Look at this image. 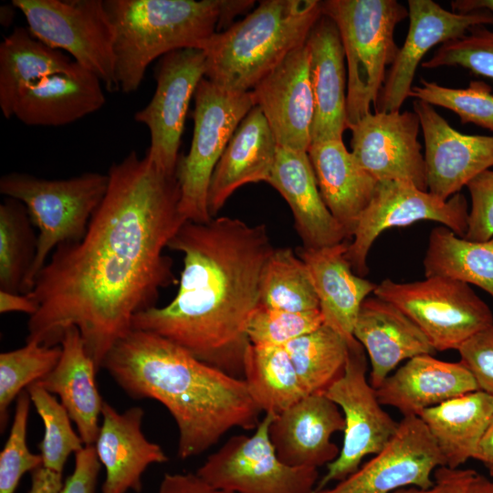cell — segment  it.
Wrapping results in <instances>:
<instances>
[{
    "label": "cell",
    "mask_w": 493,
    "mask_h": 493,
    "mask_svg": "<svg viewBox=\"0 0 493 493\" xmlns=\"http://www.w3.org/2000/svg\"><path fill=\"white\" fill-rule=\"evenodd\" d=\"M106 194L83 237L58 246L28 295L38 309L26 341L60 343L79 329L98 372L111 347L132 329L135 315L156 306L177 282L165 248L186 222L175 174L137 152L113 163Z\"/></svg>",
    "instance_id": "cell-1"
},
{
    "label": "cell",
    "mask_w": 493,
    "mask_h": 493,
    "mask_svg": "<svg viewBox=\"0 0 493 493\" xmlns=\"http://www.w3.org/2000/svg\"><path fill=\"white\" fill-rule=\"evenodd\" d=\"M425 141L428 192L447 200L493 167V136L464 134L429 103L414 100Z\"/></svg>",
    "instance_id": "cell-18"
},
{
    "label": "cell",
    "mask_w": 493,
    "mask_h": 493,
    "mask_svg": "<svg viewBox=\"0 0 493 493\" xmlns=\"http://www.w3.org/2000/svg\"><path fill=\"white\" fill-rule=\"evenodd\" d=\"M251 91L278 146L308 152L314 99L306 43L292 50Z\"/></svg>",
    "instance_id": "cell-19"
},
{
    "label": "cell",
    "mask_w": 493,
    "mask_h": 493,
    "mask_svg": "<svg viewBox=\"0 0 493 493\" xmlns=\"http://www.w3.org/2000/svg\"><path fill=\"white\" fill-rule=\"evenodd\" d=\"M30 404L24 390L16 398L11 430L0 453V493H15L24 474L43 466L40 454L32 453L26 442Z\"/></svg>",
    "instance_id": "cell-42"
},
{
    "label": "cell",
    "mask_w": 493,
    "mask_h": 493,
    "mask_svg": "<svg viewBox=\"0 0 493 493\" xmlns=\"http://www.w3.org/2000/svg\"><path fill=\"white\" fill-rule=\"evenodd\" d=\"M108 173L89 172L67 179H45L25 173H8L0 179V193L21 202L38 230L37 254L23 294H28L53 251L79 241L101 204Z\"/></svg>",
    "instance_id": "cell-7"
},
{
    "label": "cell",
    "mask_w": 493,
    "mask_h": 493,
    "mask_svg": "<svg viewBox=\"0 0 493 493\" xmlns=\"http://www.w3.org/2000/svg\"><path fill=\"white\" fill-rule=\"evenodd\" d=\"M477 473L473 469L442 466L434 472V484L430 488L405 487L393 493H469Z\"/></svg>",
    "instance_id": "cell-47"
},
{
    "label": "cell",
    "mask_w": 493,
    "mask_h": 493,
    "mask_svg": "<svg viewBox=\"0 0 493 493\" xmlns=\"http://www.w3.org/2000/svg\"><path fill=\"white\" fill-rule=\"evenodd\" d=\"M353 337L369 356V382L375 390L404 360L435 352L423 331L406 314L374 295L362 302Z\"/></svg>",
    "instance_id": "cell-24"
},
{
    "label": "cell",
    "mask_w": 493,
    "mask_h": 493,
    "mask_svg": "<svg viewBox=\"0 0 493 493\" xmlns=\"http://www.w3.org/2000/svg\"><path fill=\"white\" fill-rule=\"evenodd\" d=\"M30 33L96 75L108 91L119 90L114 26L102 0H13Z\"/></svg>",
    "instance_id": "cell-9"
},
{
    "label": "cell",
    "mask_w": 493,
    "mask_h": 493,
    "mask_svg": "<svg viewBox=\"0 0 493 493\" xmlns=\"http://www.w3.org/2000/svg\"><path fill=\"white\" fill-rule=\"evenodd\" d=\"M420 128L414 111H371L348 128L351 152L377 182H408L428 191Z\"/></svg>",
    "instance_id": "cell-16"
},
{
    "label": "cell",
    "mask_w": 493,
    "mask_h": 493,
    "mask_svg": "<svg viewBox=\"0 0 493 493\" xmlns=\"http://www.w3.org/2000/svg\"><path fill=\"white\" fill-rule=\"evenodd\" d=\"M243 380L265 414L277 415L307 395L284 346L250 344L244 359Z\"/></svg>",
    "instance_id": "cell-34"
},
{
    "label": "cell",
    "mask_w": 493,
    "mask_h": 493,
    "mask_svg": "<svg viewBox=\"0 0 493 493\" xmlns=\"http://www.w3.org/2000/svg\"><path fill=\"white\" fill-rule=\"evenodd\" d=\"M418 417L435 440L445 466L457 468L473 458L493 417V397L477 390L427 408Z\"/></svg>",
    "instance_id": "cell-31"
},
{
    "label": "cell",
    "mask_w": 493,
    "mask_h": 493,
    "mask_svg": "<svg viewBox=\"0 0 493 493\" xmlns=\"http://www.w3.org/2000/svg\"><path fill=\"white\" fill-rule=\"evenodd\" d=\"M445 466L420 417L404 416L386 446L346 478L314 493H393L405 487L427 488Z\"/></svg>",
    "instance_id": "cell-15"
},
{
    "label": "cell",
    "mask_w": 493,
    "mask_h": 493,
    "mask_svg": "<svg viewBox=\"0 0 493 493\" xmlns=\"http://www.w3.org/2000/svg\"><path fill=\"white\" fill-rule=\"evenodd\" d=\"M314 99L311 143L341 140L347 129L345 55L335 23L321 15L306 40Z\"/></svg>",
    "instance_id": "cell-22"
},
{
    "label": "cell",
    "mask_w": 493,
    "mask_h": 493,
    "mask_svg": "<svg viewBox=\"0 0 493 493\" xmlns=\"http://www.w3.org/2000/svg\"><path fill=\"white\" fill-rule=\"evenodd\" d=\"M322 14L336 25L347 63V129L375 107L400 47L396 26L408 9L396 0H326Z\"/></svg>",
    "instance_id": "cell-6"
},
{
    "label": "cell",
    "mask_w": 493,
    "mask_h": 493,
    "mask_svg": "<svg viewBox=\"0 0 493 493\" xmlns=\"http://www.w3.org/2000/svg\"><path fill=\"white\" fill-rule=\"evenodd\" d=\"M344 428L340 407L325 393H313L275 415L268 434L282 462L319 469L339 456L341 449L330 438Z\"/></svg>",
    "instance_id": "cell-20"
},
{
    "label": "cell",
    "mask_w": 493,
    "mask_h": 493,
    "mask_svg": "<svg viewBox=\"0 0 493 493\" xmlns=\"http://www.w3.org/2000/svg\"><path fill=\"white\" fill-rule=\"evenodd\" d=\"M406 314L438 351L458 350L493 324V313L470 285L443 277L411 282L385 278L373 291Z\"/></svg>",
    "instance_id": "cell-10"
},
{
    "label": "cell",
    "mask_w": 493,
    "mask_h": 493,
    "mask_svg": "<svg viewBox=\"0 0 493 493\" xmlns=\"http://www.w3.org/2000/svg\"><path fill=\"white\" fill-rule=\"evenodd\" d=\"M425 277H443L475 285L493 298V237L472 241L438 226L428 236Z\"/></svg>",
    "instance_id": "cell-33"
},
{
    "label": "cell",
    "mask_w": 493,
    "mask_h": 493,
    "mask_svg": "<svg viewBox=\"0 0 493 493\" xmlns=\"http://www.w3.org/2000/svg\"><path fill=\"white\" fill-rule=\"evenodd\" d=\"M473 459L481 462L493 475V417L478 443Z\"/></svg>",
    "instance_id": "cell-51"
},
{
    "label": "cell",
    "mask_w": 493,
    "mask_h": 493,
    "mask_svg": "<svg viewBox=\"0 0 493 493\" xmlns=\"http://www.w3.org/2000/svg\"><path fill=\"white\" fill-rule=\"evenodd\" d=\"M308 155L323 202L351 240L378 182L359 165L342 139L311 143Z\"/></svg>",
    "instance_id": "cell-30"
},
{
    "label": "cell",
    "mask_w": 493,
    "mask_h": 493,
    "mask_svg": "<svg viewBox=\"0 0 493 493\" xmlns=\"http://www.w3.org/2000/svg\"><path fill=\"white\" fill-rule=\"evenodd\" d=\"M407 9L406 37L387 71L375 111L401 110L412 89L417 67L432 47L463 37L471 27L493 25V14L487 10L461 14L446 10L433 0H408Z\"/></svg>",
    "instance_id": "cell-17"
},
{
    "label": "cell",
    "mask_w": 493,
    "mask_h": 493,
    "mask_svg": "<svg viewBox=\"0 0 493 493\" xmlns=\"http://www.w3.org/2000/svg\"><path fill=\"white\" fill-rule=\"evenodd\" d=\"M477 390L473 375L461 362L424 354L409 359L390 374L376 394L382 405L394 407L404 417L419 416L427 408Z\"/></svg>",
    "instance_id": "cell-27"
},
{
    "label": "cell",
    "mask_w": 493,
    "mask_h": 493,
    "mask_svg": "<svg viewBox=\"0 0 493 493\" xmlns=\"http://www.w3.org/2000/svg\"><path fill=\"white\" fill-rule=\"evenodd\" d=\"M285 199L305 248H321L349 240L320 194L308 152L278 146L267 182Z\"/></svg>",
    "instance_id": "cell-23"
},
{
    "label": "cell",
    "mask_w": 493,
    "mask_h": 493,
    "mask_svg": "<svg viewBox=\"0 0 493 493\" xmlns=\"http://www.w3.org/2000/svg\"><path fill=\"white\" fill-rule=\"evenodd\" d=\"M74 60L37 39L27 27H16L0 44V110L14 117L18 97L41 79L67 70Z\"/></svg>",
    "instance_id": "cell-32"
},
{
    "label": "cell",
    "mask_w": 493,
    "mask_h": 493,
    "mask_svg": "<svg viewBox=\"0 0 493 493\" xmlns=\"http://www.w3.org/2000/svg\"><path fill=\"white\" fill-rule=\"evenodd\" d=\"M278 148L267 119L260 108L254 106L237 126L213 173L207 197L212 217L236 189L267 182Z\"/></svg>",
    "instance_id": "cell-26"
},
{
    "label": "cell",
    "mask_w": 493,
    "mask_h": 493,
    "mask_svg": "<svg viewBox=\"0 0 493 493\" xmlns=\"http://www.w3.org/2000/svg\"><path fill=\"white\" fill-rule=\"evenodd\" d=\"M350 342L323 323L284 345L307 395L325 393L343 374Z\"/></svg>",
    "instance_id": "cell-35"
},
{
    "label": "cell",
    "mask_w": 493,
    "mask_h": 493,
    "mask_svg": "<svg viewBox=\"0 0 493 493\" xmlns=\"http://www.w3.org/2000/svg\"><path fill=\"white\" fill-rule=\"evenodd\" d=\"M194 99L191 147L187 154L179 156L175 177L182 215L186 221L206 223L213 218L207 204L213 173L237 126L256 103L252 91H227L205 78Z\"/></svg>",
    "instance_id": "cell-8"
},
{
    "label": "cell",
    "mask_w": 493,
    "mask_h": 493,
    "mask_svg": "<svg viewBox=\"0 0 493 493\" xmlns=\"http://www.w3.org/2000/svg\"><path fill=\"white\" fill-rule=\"evenodd\" d=\"M38 309L37 304L28 294L0 290V313L23 312L30 316Z\"/></svg>",
    "instance_id": "cell-50"
},
{
    "label": "cell",
    "mask_w": 493,
    "mask_h": 493,
    "mask_svg": "<svg viewBox=\"0 0 493 493\" xmlns=\"http://www.w3.org/2000/svg\"><path fill=\"white\" fill-rule=\"evenodd\" d=\"M468 212L467 199L461 193L443 200L408 182H378L372 198L360 216L348 243L346 258L353 271L363 277L368 273L370 249L383 231L430 220L465 237Z\"/></svg>",
    "instance_id": "cell-13"
},
{
    "label": "cell",
    "mask_w": 493,
    "mask_h": 493,
    "mask_svg": "<svg viewBox=\"0 0 493 493\" xmlns=\"http://www.w3.org/2000/svg\"><path fill=\"white\" fill-rule=\"evenodd\" d=\"M105 101L100 79L75 61L23 90L14 117L29 126H63L99 110Z\"/></svg>",
    "instance_id": "cell-25"
},
{
    "label": "cell",
    "mask_w": 493,
    "mask_h": 493,
    "mask_svg": "<svg viewBox=\"0 0 493 493\" xmlns=\"http://www.w3.org/2000/svg\"><path fill=\"white\" fill-rule=\"evenodd\" d=\"M102 422L94 444L96 454L105 468L102 493H140L142 477L152 464L168 461V456L156 443L149 441L142 425L144 411L133 406L119 413L104 402Z\"/></svg>",
    "instance_id": "cell-21"
},
{
    "label": "cell",
    "mask_w": 493,
    "mask_h": 493,
    "mask_svg": "<svg viewBox=\"0 0 493 493\" xmlns=\"http://www.w3.org/2000/svg\"><path fill=\"white\" fill-rule=\"evenodd\" d=\"M60 346L61 354L57 365L38 383L47 392L58 396L77 425L84 446H94L105 402L96 383L98 370L77 327H68L64 331Z\"/></svg>",
    "instance_id": "cell-29"
},
{
    "label": "cell",
    "mask_w": 493,
    "mask_h": 493,
    "mask_svg": "<svg viewBox=\"0 0 493 493\" xmlns=\"http://www.w3.org/2000/svg\"><path fill=\"white\" fill-rule=\"evenodd\" d=\"M254 1L104 0L114 26L119 90L141 86L148 66L183 48L203 49L217 30L249 10Z\"/></svg>",
    "instance_id": "cell-4"
},
{
    "label": "cell",
    "mask_w": 493,
    "mask_h": 493,
    "mask_svg": "<svg viewBox=\"0 0 493 493\" xmlns=\"http://www.w3.org/2000/svg\"><path fill=\"white\" fill-rule=\"evenodd\" d=\"M61 473L43 466L31 472V486L28 493H59L64 482Z\"/></svg>",
    "instance_id": "cell-49"
},
{
    "label": "cell",
    "mask_w": 493,
    "mask_h": 493,
    "mask_svg": "<svg viewBox=\"0 0 493 493\" xmlns=\"http://www.w3.org/2000/svg\"><path fill=\"white\" fill-rule=\"evenodd\" d=\"M101 368L133 399H153L178 430L177 456L187 459L233 428L255 430L262 411L243 379L233 377L152 332L131 329L105 356Z\"/></svg>",
    "instance_id": "cell-3"
},
{
    "label": "cell",
    "mask_w": 493,
    "mask_h": 493,
    "mask_svg": "<svg viewBox=\"0 0 493 493\" xmlns=\"http://www.w3.org/2000/svg\"><path fill=\"white\" fill-rule=\"evenodd\" d=\"M274 416L265 414L251 435L229 437L195 473L234 493H314L319 469L290 467L278 457L268 434Z\"/></svg>",
    "instance_id": "cell-12"
},
{
    "label": "cell",
    "mask_w": 493,
    "mask_h": 493,
    "mask_svg": "<svg viewBox=\"0 0 493 493\" xmlns=\"http://www.w3.org/2000/svg\"><path fill=\"white\" fill-rule=\"evenodd\" d=\"M469 493H493V480L477 473L471 483Z\"/></svg>",
    "instance_id": "cell-53"
},
{
    "label": "cell",
    "mask_w": 493,
    "mask_h": 493,
    "mask_svg": "<svg viewBox=\"0 0 493 493\" xmlns=\"http://www.w3.org/2000/svg\"><path fill=\"white\" fill-rule=\"evenodd\" d=\"M457 351L478 390L493 397V324L471 336Z\"/></svg>",
    "instance_id": "cell-45"
},
{
    "label": "cell",
    "mask_w": 493,
    "mask_h": 493,
    "mask_svg": "<svg viewBox=\"0 0 493 493\" xmlns=\"http://www.w3.org/2000/svg\"><path fill=\"white\" fill-rule=\"evenodd\" d=\"M184 256L179 288L165 306L134 316L132 329L160 335L200 361L243 379L249 318L274 250L265 224L213 217L186 221L168 245Z\"/></svg>",
    "instance_id": "cell-2"
},
{
    "label": "cell",
    "mask_w": 493,
    "mask_h": 493,
    "mask_svg": "<svg viewBox=\"0 0 493 493\" xmlns=\"http://www.w3.org/2000/svg\"><path fill=\"white\" fill-rule=\"evenodd\" d=\"M321 1L264 0L205 44V78L231 92L251 91L292 50L304 45L321 16Z\"/></svg>",
    "instance_id": "cell-5"
},
{
    "label": "cell",
    "mask_w": 493,
    "mask_h": 493,
    "mask_svg": "<svg viewBox=\"0 0 493 493\" xmlns=\"http://www.w3.org/2000/svg\"><path fill=\"white\" fill-rule=\"evenodd\" d=\"M157 493H234L207 483L196 473L164 474Z\"/></svg>",
    "instance_id": "cell-48"
},
{
    "label": "cell",
    "mask_w": 493,
    "mask_h": 493,
    "mask_svg": "<svg viewBox=\"0 0 493 493\" xmlns=\"http://www.w3.org/2000/svg\"><path fill=\"white\" fill-rule=\"evenodd\" d=\"M205 50L190 47L161 58L155 70L156 88L149 103L134 114L147 127L146 157L160 171L175 174L179 148L190 101L205 78Z\"/></svg>",
    "instance_id": "cell-14"
},
{
    "label": "cell",
    "mask_w": 493,
    "mask_h": 493,
    "mask_svg": "<svg viewBox=\"0 0 493 493\" xmlns=\"http://www.w3.org/2000/svg\"><path fill=\"white\" fill-rule=\"evenodd\" d=\"M259 304L303 312L320 309L309 269L290 247L274 248L260 277Z\"/></svg>",
    "instance_id": "cell-36"
},
{
    "label": "cell",
    "mask_w": 493,
    "mask_h": 493,
    "mask_svg": "<svg viewBox=\"0 0 493 493\" xmlns=\"http://www.w3.org/2000/svg\"><path fill=\"white\" fill-rule=\"evenodd\" d=\"M454 12L467 14L479 10H487L493 14V0H455L451 3Z\"/></svg>",
    "instance_id": "cell-52"
},
{
    "label": "cell",
    "mask_w": 493,
    "mask_h": 493,
    "mask_svg": "<svg viewBox=\"0 0 493 493\" xmlns=\"http://www.w3.org/2000/svg\"><path fill=\"white\" fill-rule=\"evenodd\" d=\"M26 206L6 197L0 205V290L22 293L34 263L37 236Z\"/></svg>",
    "instance_id": "cell-37"
},
{
    "label": "cell",
    "mask_w": 493,
    "mask_h": 493,
    "mask_svg": "<svg viewBox=\"0 0 493 493\" xmlns=\"http://www.w3.org/2000/svg\"><path fill=\"white\" fill-rule=\"evenodd\" d=\"M471 205L465 238L486 241L493 237V170H487L467 185Z\"/></svg>",
    "instance_id": "cell-44"
},
{
    "label": "cell",
    "mask_w": 493,
    "mask_h": 493,
    "mask_svg": "<svg viewBox=\"0 0 493 493\" xmlns=\"http://www.w3.org/2000/svg\"><path fill=\"white\" fill-rule=\"evenodd\" d=\"M61 346L26 341L21 348L0 354V425L5 430L8 409L21 392L42 380L57 365Z\"/></svg>",
    "instance_id": "cell-38"
},
{
    "label": "cell",
    "mask_w": 493,
    "mask_h": 493,
    "mask_svg": "<svg viewBox=\"0 0 493 493\" xmlns=\"http://www.w3.org/2000/svg\"><path fill=\"white\" fill-rule=\"evenodd\" d=\"M100 467L94 446H84L75 454L73 472L59 493H95Z\"/></svg>",
    "instance_id": "cell-46"
},
{
    "label": "cell",
    "mask_w": 493,
    "mask_h": 493,
    "mask_svg": "<svg viewBox=\"0 0 493 493\" xmlns=\"http://www.w3.org/2000/svg\"><path fill=\"white\" fill-rule=\"evenodd\" d=\"M348 242L321 248H296L310 274L320 310L328 325L348 341L364 299L377 284L357 275L346 258Z\"/></svg>",
    "instance_id": "cell-28"
},
{
    "label": "cell",
    "mask_w": 493,
    "mask_h": 493,
    "mask_svg": "<svg viewBox=\"0 0 493 493\" xmlns=\"http://www.w3.org/2000/svg\"><path fill=\"white\" fill-rule=\"evenodd\" d=\"M324 323L320 309L293 312L258 304L246 326L250 344L284 346Z\"/></svg>",
    "instance_id": "cell-41"
},
{
    "label": "cell",
    "mask_w": 493,
    "mask_h": 493,
    "mask_svg": "<svg viewBox=\"0 0 493 493\" xmlns=\"http://www.w3.org/2000/svg\"><path fill=\"white\" fill-rule=\"evenodd\" d=\"M367 374V360L362 344L349 343L343 374L325 394L341 410L345 428L339 456L327 466L315 490L327 488L355 472L368 455L379 453L396 432L398 423L382 408L376 390Z\"/></svg>",
    "instance_id": "cell-11"
},
{
    "label": "cell",
    "mask_w": 493,
    "mask_h": 493,
    "mask_svg": "<svg viewBox=\"0 0 493 493\" xmlns=\"http://www.w3.org/2000/svg\"><path fill=\"white\" fill-rule=\"evenodd\" d=\"M421 66L426 69L458 66L493 80V30L483 25L471 27L463 37L440 45Z\"/></svg>",
    "instance_id": "cell-43"
},
{
    "label": "cell",
    "mask_w": 493,
    "mask_h": 493,
    "mask_svg": "<svg viewBox=\"0 0 493 493\" xmlns=\"http://www.w3.org/2000/svg\"><path fill=\"white\" fill-rule=\"evenodd\" d=\"M26 390L44 425V435L38 444L43 467L63 474L68 456L84 447L83 441L74 431L68 413L55 395L38 382Z\"/></svg>",
    "instance_id": "cell-39"
},
{
    "label": "cell",
    "mask_w": 493,
    "mask_h": 493,
    "mask_svg": "<svg viewBox=\"0 0 493 493\" xmlns=\"http://www.w3.org/2000/svg\"><path fill=\"white\" fill-rule=\"evenodd\" d=\"M409 97L448 109L463 124L473 123L493 133V94L491 87L482 80H471L466 89H454L420 79Z\"/></svg>",
    "instance_id": "cell-40"
}]
</instances>
